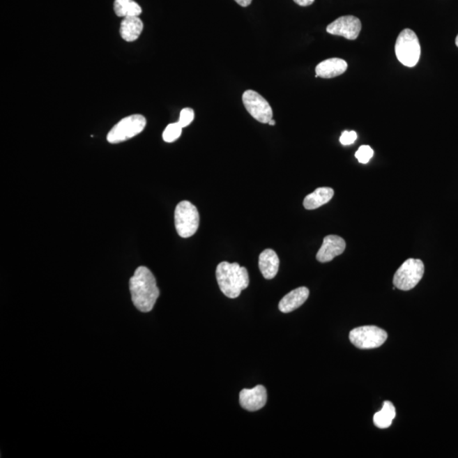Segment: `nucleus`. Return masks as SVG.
I'll use <instances>...</instances> for the list:
<instances>
[{"label": "nucleus", "mask_w": 458, "mask_h": 458, "mask_svg": "<svg viewBox=\"0 0 458 458\" xmlns=\"http://www.w3.org/2000/svg\"><path fill=\"white\" fill-rule=\"evenodd\" d=\"M199 214L197 206L190 201L178 204L175 209V227L179 236L190 238L197 232Z\"/></svg>", "instance_id": "4"}, {"label": "nucleus", "mask_w": 458, "mask_h": 458, "mask_svg": "<svg viewBox=\"0 0 458 458\" xmlns=\"http://www.w3.org/2000/svg\"><path fill=\"white\" fill-rule=\"evenodd\" d=\"M395 418V409L392 403L389 401L383 402L381 411L376 413L374 416V422L379 429H387L392 425Z\"/></svg>", "instance_id": "17"}, {"label": "nucleus", "mask_w": 458, "mask_h": 458, "mask_svg": "<svg viewBox=\"0 0 458 458\" xmlns=\"http://www.w3.org/2000/svg\"><path fill=\"white\" fill-rule=\"evenodd\" d=\"M346 244L344 238L337 236H328L323 238L322 246L316 254V260L328 262L342 254L346 250Z\"/></svg>", "instance_id": "11"}, {"label": "nucleus", "mask_w": 458, "mask_h": 458, "mask_svg": "<svg viewBox=\"0 0 458 458\" xmlns=\"http://www.w3.org/2000/svg\"><path fill=\"white\" fill-rule=\"evenodd\" d=\"M388 338L386 330L377 326H362L352 330L349 339L358 349L370 350L381 346Z\"/></svg>", "instance_id": "7"}, {"label": "nucleus", "mask_w": 458, "mask_h": 458, "mask_svg": "<svg viewBox=\"0 0 458 458\" xmlns=\"http://www.w3.org/2000/svg\"><path fill=\"white\" fill-rule=\"evenodd\" d=\"M260 271L266 280L275 277L280 268V258L272 249L265 250L259 257Z\"/></svg>", "instance_id": "14"}, {"label": "nucleus", "mask_w": 458, "mask_h": 458, "mask_svg": "<svg viewBox=\"0 0 458 458\" xmlns=\"http://www.w3.org/2000/svg\"><path fill=\"white\" fill-rule=\"evenodd\" d=\"M347 62L339 58L328 59L316 68V77L333 78L346 72Z\"/></svg>", "instance_id": "12"}, {"label": "nucleus", "mask_w": 458, "mask_h": 458, "mask_svg": "<svg viewBox=\"0 0 458 458\" xmlns=\"http://www.w3.org/2000/svg\"><path fill=\"white\" fill-rule=\"evenodd\" d=\"M234 1L242 7H247L252 3V0H234Z\"/></svg>", "instance_id": "24"}, {"label": "nucleus", "mask_w": 458, "mask_h": 458, "mask_svg": "<svg viewBox=\"0 0 458 458\" xmlns=\"http://www.w3.org/2000/svg\"><path fill=\"white\" fill-rule=\"evenodd\" d=\"M297 5L300 6H312L314 3L315 0H293Z\"/></svg>", "instance_id": "23"}, {"label": "nucleus", "mask_w": 458, "mask_h": 458, "mask_svg": "<svg viewBox=\"0 0 458 458\" xmlns=\"http://www.w3.org/2000/svg\"><path fill=\"white\" fill-rule=\"evenodd\" d=\"M356 139H358V135L355 131H344L340 136L339 142L343 146H351V144L355 143Z\"/></svg>", "instance_id": "22"}, {"label": "nucleus", "mask_w": 458, "mask_h": 458, "mask_svg": "<svg viewBox=\"0 0 458 458\" xmlns=\"http://www.w3.org/2000/svg\"><path fill=\"white\" fill-rule=\"evenodd\" d=\"M395 56L402 65L414 68L421 56V46L417 34L409 29L403 30L395 43Z\"/></svg>", "instance_id": "3"}, {"label": "nucleus", "mask_w": 458, "mask_h": 458, "mask_svg": "<svg viewBox=\"0 0 458 458\" xmlns=\"http://www.w3.org/2000/svg\"><path fill=\"white\" fill-rule=\"evenodd\" d=\"M194 119V112L193 109L185 108L180 112L179 120L178 123L181 125V127L186 128L191 124L192 121Z\"/></svg>", "instance_id": "21"}, {"label": "nucleus", "mask_w": 458, "mask_h": 458, "mask_svg": "<svg viewBox=\"0 0 458 458\" xmlns=\"http://www.w3.org/2000/svg\"><path fill=\"white\" fill-rule=\"evenodd\" d=\"M309 289L307 287H300L293 289L283 297L279 304L280 311L289 313L296 310L303 305L309 297Z\"/></svg>", "instance_id": "13"}, {"label": "nucleus", "mask_w": 458, "mask_h": 458, "mask_svg": "<svg viewBox=\"0 0 458 458\" xmlns=\"http://www.w3.org/2000/svg\"><path fill=\"white\" fill-rule=\"evenodd\" d=\"M183 128L178 123L168 125L163 132V139L167 143H172L182 135Z\"/></svg>", "instance_id": "19"}, {"label": "nucleus", "mask_w": 458, "mask_h": 458, "mask_svg": "<svg viewBox=\"0 0 458 458\" xmlns=\"http://www.w3.org/2000/svg\"><path fill=\"white\" fill-rule=\"evenodd\" d=\"M362 30L361 21L353 15H344L336 19L327 26V32L336 36H342L355 40L358 38Z\"/></svg>", "instance_id": "9"}, {"label": "nucleus", "mask_w": 458, "mask_h": 458, "mask_svg": "<svg viewBox=\"0 0 458 458\" xmlns=\"http://www.w3.org/2000/svg\"><path fill=\"white\" fill-rule=\"evenodd\" d=\"M146 123V117L142 115L125 117L109 132L107 141L111 144H119L134 138L144 131Z\"/></svg>", "instance_id": "6"}, {"label": "nucleus", "mask_w": 458, "mask_h": 458, "mask_svg": "<svg viewBox=\"0 0 458 458\" xmlns=\"http://www.w3.org/2000/svg\"><path fill=\"white\" fill-rule=\"evenodd\" d=\"M356 158L362 164H367L374 156V151L369 146H362L356 152Z\"/></svg>", "instance_id": "20"}, {"label": "nucleus", "mask_w": 458, "mask_h": 458, "mask_svg": "<svg viewBox=\"0 0 458 458\" xmlns=\"http://www.w3.org/2000/svg\"><path fill=\"white\" fill-rule=\"evenodd\" d=\"M132 301L135 307L142 312H148L160 296V289L151 270L146 267L137 268L134 276L129 281Z\"/></svg>", "instance_id": "1"}, {"label": "nucleus", "mask_w": 458, "mask_h": 458, "mask_svg": "<svg viewBox=\"0 0 458 458\" xmlns=\"http://www.w3.org/2000/svg\"><path fill=\"white\" fill-rule=\"evenodd\" d=\"M267 390L262 386H257L253 389L242 390L240 394L241 406L250 412L261 409L267 403Z\"/></svg>", "instance_id": "10"}, {"label": "nucleus", "mask_w": 458, "mask_h": 458, "mask_svg": "<svg viewBox=\"0 0 458 458\" xmlns=\"http://www.w3.org/2000/svg\"><path fill=\"white\" fill-rule=\"evenodd\" d=\"M456 45L458 47V35H457V37L456 38Z\"/></svg>", "instance_id": "26"}, {"label": "nucleus", "mask_w": 458, "mask_h": 458, "mask_svg": "<svg viewBox=\"0 0 458 458\" xmlns=\"http://www.w3.org/2000/svg\"><path fill=\"white\" fill-rule=\"evenodd\" d=\"M246 111L254 119L261 123H268L273 119V109L268 102L254 90H247L242 96Z\"/></svg>", "instance_id": "8"}, {"label": "nucleus", "mask_w": 458, "mask_h": 458, "mask_svg": "<svg viewBox=\"0 0 458 458\" xmlns=\"http://www.w3.org/2000/svg\"><path fill=\"white\" fill-rule=\"evenodd\" d=\"M335 191L328 187L319 188L305 198L303 206L307 210H315L330 201Z\"/></svg>", "instance_id": "16"}, {"label": "nucleus", "mask_w": 458, "mask_h": 458, "mask_svg": "<svg viewBox=\"0 0 458 458\" xmlns=\"http://www.w3.org/2000/svg\"><path fill=\"white\" fill-rule=\"evenodd\" d=\"M114 10L117 17L124 18L139 17L142 13V8L134 0H115Z\"/></svg>", "instance_id": "18"}, {"label": "nucleus", "mask_w": 458, "mask_h": 458, "mask_svg": "<svg viewBox=\"0 0 458 458\" xmlns=\"http://www.w3.org/2000/svg\"><path fill=\"white\" fill-rule=\"evenodd\" d=\"M143 29V22L139 17H126L121 23L120 34L125 41L134 42L139 38Z\"/></svg>", "instance_id": "15"}, {"label": "nucleus", "mask_w": 458, "mask_h": 458, "mask_svg": "<svg viewBox=\"0 0 458 458\" xmlns=\"http://www.w3.org/2000/svg\"><path fill=\"white\" fill-rule=\"evenodd\" d=\"M217 280L222 292L231 299L241 296L242 291L248 288L250 277L247 269L240 264L222 261L216 271Z\"/></svg>", "instance_id": "2"}, {"label": "nucleus", "mask_w": 458, "mask_h": 458, "mask_svg": "<svg viewBox=\"0 0 458 458\" xmlns=\"http://www.w3.org/2000/svg\"><path fill=\"white\" fill-rule=\"evenodd\" d=\"M268 124L270 125V126H274V125L276 124V121L272 119L271 121H269Z\"/></svg>", "instance_id": "25"}, {"label": "nucleus", "mask_w": 458, "mask_h": 458, "mask_svg": "<svg viewBox=\"0 0 458 458\" xmlns=\"http://www.w3.org/2000/svg\"><path fill=\"white\" fill-rule=\"evenodd\" d=\"M425 274V265L420 259L406 260L395 273L393 284L400 291H410L420 283Z\"/></svg>", "instance_id": "5"}]
</instances>
